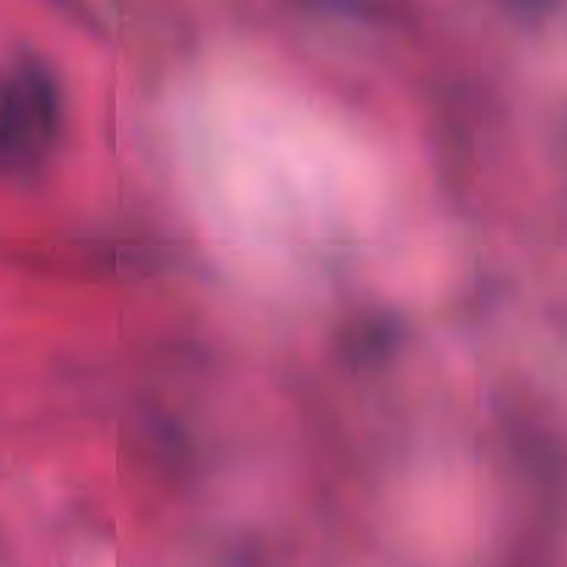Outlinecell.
I'll return each mask as SVG.
<instances>
[{"label":"cell","instance_id":"6da1fadb","mask_svg":"<svg viewBox=\"0 0 567 567\" xmlns=\"http://www.w3.org/2000/svg\"><path fill=\"white\" fill-rule=\"evenodd\" d=\"M55 131V89L37 64H20L0 83V175L28 172Z\"/></svg>","mask_w":567,"mask_h":567}]
</instances>
